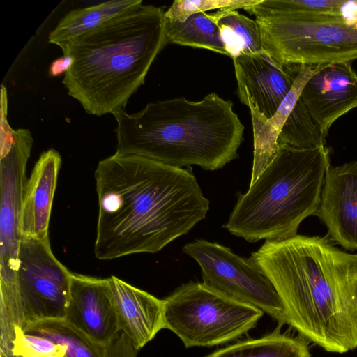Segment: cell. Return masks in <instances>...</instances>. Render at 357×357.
<instances>
[{
  "label": "cell",
  "mask_w": 357,
  "mask_h": 357,
  "mask_svg": "<svg viewBox=\"0 0 357 357\" xmlns=\"http://www.w3.org/2000/svg\"><path fill=\"white\" fill-rule=\"evenodd\" d=\"M98 216L94 253L109 260L155 253L206 218L209 201L191 171L115 154L95 171Z\"/></svg>",
  "instance_id": "1"
},
{
  "label": "cell",
  "mask_w": 357,
  "mask_h": 357,
  "mask_svg": "<svg viewBox=\"0 0 357 357\" xmlns=\"http://www.w3.org/2000/svg\"><path fill=\"white\" fill-rule=\"evenodd\" d=\"M271 280L287 324L331 353L357 349V306L351 294L357 254L344 252L326 237L296 235L266 241L250 257Z\"/></svg>",
  "instance_id": "2"
},
{
  "label": "cell",
  "mask_w": 357,
  "mask_h": 357,
  "mask_svg": "<svg viewBox=\"0 0 357 357\" xmlns=\"http://www.w3.org/2000/svg\"><path fill=\"white\" fill-rule=\"evenodd\" d=\"M165 26L162 7L142 3L77 37L63 51L68 94L91 115L124 110L167 45Z\"/></svg>",
  "instance_id": "3"
},
{
  "label": "cell",
  "mask_w": 357,
  "mask_h": 357,
  "mask_svg": "<svg viewBox=\"0 0 357 357\" xmlns=\"http://www.w3.org/2000/svg\"><path fill=\"white\" fill-rule=\"evenodd\" d=\"M234 104L215 93L199 101L180 97L148 103L141 111L114 114L116 153L169 166L217 170L234 160L244 126Z\"/></svg>",
  "instance_id": "4"
},
{
  "label": "cell",
  "mask_w": 357,
  "mask_h": 357,
  "mask_svg": "<svg viewBox=\"0 0 357 357\" xmlns=\"http://www.w3.org/2000/svg\"><path fill=\"white\" fill-rule=\"evenodd\" d=\"M330 149L279 145L268 166L245 194L238 192L227 222L230 234L250 243L280 241L297 235L300 224L317 214Z\"/></svg>",
  "instance_id": "5"
},
{
  "label": "cell",
  "mask_w": 357,
  "mask_h": 357,
  "mask_svg": "<svg viewBox=\"0 0 357 357\" xmlns=\"http://www.w3.org/2000/svg\"><path fill=\"white\" fill-rule=\"evenodd\" d=\"M163 301L165 328L175 333L186 348L235 340L255 328L264 315L257 307L204 282L183 284Z\"/></svg>",
  "instance_id": "6"
},
{
  "label": "cell",
  "mask_w": 357,
  "mask_h": 357,
  "mask_svg": "<svg viewBox=\"0 0 357 357\" xmlns=\"http://www.w3.org/2000/svg\"><path fill=\"white\" fill-rule=\"evenodd\" d=\"M255 20L264 52L280 64L315 66L357 59V21L312 14Z\"/></svg>",
  "instance_id": "7"
},
{
  "label": "cell",
  "mask_w": 357,
  "mask_h": 357,
  "mask_svg": "<svg viewBox=\"0 0 357 357\" xmlns=\"http://www.w3.org/2000/svg\"><path fill=\"white\" fill-rule=\"evenodd\" d=\"M182 250L199 265L203 282L257 307L277 320L281 327L287 324L279 294L251 258L241 257L227 247L204 239L188 243Z\"/></svg>",
  "instance_id": "8"
},
{
  "label": "cell",
  "mask_w": 357,
  "mask_h": 357,
  "mask_svg": "<svg viewBox=\"0 0 357 357\" xmlns=\"http://www.w3.org/2000/svg\"><path fill=\"white\" fill-rule=\"evenodd\" d=\"M72 275L54 255L49 238L22 236L16 281L27 324L65 319Z\"/></svg>",
  "instance_id": "9"
},
{
  "label": "cell",
  "mask_w": 357,
  "mask_h": 357,
  "mask_svg": "<svg viewBox=\"0 0 357 357\" xmlns=\"http://www.w3.org/2000/svg\"><path fill=\"white\" fill-rule=\"evenodd\" d=\"M33 139L28 129L14 130L13 142L1 147V280L16 278L22 238L20 216L26 185V166Z\"/></svg>",
  "instance_id": "10"
},
{
  "label": "cell",
  "mask_w": 357,
  "mask_h": 357,
  "mask_svg": "<svg viewBox=\"0 0 357 357\" xmlns=\"http://www.w3.org/2000/svg\"><path fill=\"white\" fill-rule=\"evenodd\" d=\"M232 59L241 102L272 117L291 91L299 65L280 64L265 52L241 54Z\"/></svg>",
  "instance_id": "11"
},
{
  "label": "cell",
  "mask_w": 357,
  "mask_h": 357,
  "mask_svg": "<svg viewBox=\"0 0 357 357\" xmlns=\"http://www.w3.org/2000/svg\"><path fill=\"white\" fill-rule=\"evenodd\" d=\"M65 319L107 347L120 332L109 279L73 273Z\"/></svg>",
  "instance_id": "12"
},
{
  "label": "cell",
  "mask_w": 357,
  "mask_h": 357,
  "mask_svg": "<svg viewBox=\"0 0 357 357\" xmlns=\"http://www.w3.org/2000/svg\"><path fill=\"white\" fill-rule=\"evenodd\" d=\"M299 98L327 136L337 119L357 107V73L351 62L317 66Z\"/></svg>",
  "instance_id": "13"
},
{
  "label": "cell",
  "mask_w": 357,
  "mask_h": 357,
  "mask_svg": "<svg viewBox=\"0 0 357 357\" xmlns=\"http://www.w3.org/2000/svg\"><path fill=\"white\" fill-rule=\"evenodd\" d=\"M316 215L331 241L357 250V161L328 168Z\"/></svg>",
  "instance_id": "14"
},
{
  "label": "cell",
  "mask_w": 357,
  "mask_h": 357,
  "mask_svg": "<svg viewBox=\"0 0 357 357\" xmlns=\"http://www.w3.org/2000/svg\"><path fill=\"white\" fill-rule=\"evenodd\" d=\"M119 331L139 351L165 328L163 299L115 277L108 278Z\"/></svg>",
  "instance_id": "15"
},
{
  "label": "cell",
  "mask_w": 357,
  "mask_h": 357,
  "mask_svg": "<svg viewBox=\"0 0 357 357\" xmlns=\"http://www.w3.org/2000/svg\"><path fill=\"white\" fill-rule=\"evenodd\" d=\"M61 156L54 149L43 152L26 181L20 216L21 236L45 239L56 187Z\"/></svg>",
  "instance_id": "16"
},
{
  "label": "cell",
  "mask_w": 357,
  "mask_h": 357,
  "mask_svg": "<svg viewBox=\"0 0 357 357\" xmlns=\"http://www.w3.org/2000/svg\"><path fill=\"white\" fill-rule=\"evenodd\" d=\"M317 66L299 65L294 85L275 114L267 119L250 107L254 137L253 162L250 184L253 183L273 158L282 128L301 92Z\"/></svg>",
  "instance_id": "17"
},
{
  "label": "cell",
  "mask_w": 357,
  "mask_h": 357,
  "mask_svg": "<svg viewBox=\"0 0 357 357\" xmlns=\"http://www.w3.org/2000/svg\"><path fill=\"white\" fill-rule=\"evenodd\" d=\"M142 3V0H112L68 13L50 33L48 43L63 51L79 36Z\"/></svg>",
  "instance_id": "18"
},
{
  "label": "cell",
  "mask_w": 357,
  "mask_h": 357,
  "mask_svg": "<svg viewBox=\"0 0 357 357\" xmlns=\"http://www.w3.org/2000/svg\"><path fill=\"white\" fill-rule=\"evenodd\" d=\"M280 328L278 326L259 338L236 342L205 357H311L307 340L300 335L282 333Z\"/></svg>",
  "instance_id": "19"
},
{
  "label": "cell",
  "mask_w": 357,
  "mask_h": 357,
  "mask_svg": "<svg viewBox=\"0 0 357 357\" xmlns=\"http://www.w3.org/2000/svg\"><path fill=\"white\" fill-rule=\"evenodd\" d=\"M165 29L167 44L204 48L229 56L213 13H195L183 22L166 19Z\"/></svg>",
  "instance_id": "20"
},
{
  "label": "cell",
  "mask_w": 357,
  "mask_h": 357,
  "mask_svg": "<svg viewBox=\"0 0 357 357\" xmlns=\"http://www.w3.org/2000/svg\"><path fill=\"white\" fill-rule=\"evenodd\" d=\"M24 332L50 340L63 349L65 357H106V347L65 319L35 321L27 324Z\"/></svg>",
  "instance_id": "21"
},
{
  "label": "cell",
  "mask_w": 357,
  "mask_h": 357,
  "mask_svg": "<svg viewBox=\"0 0 357 357\" xmlns=\"http://www.w3.org/2000/svg\"><path fill=\"white\" fill-rule=\"evenodd\" d=\"M213 14L229 57L264 52L256 20L233 8L217 10Z\"/></svg>",
  "instance_id": "22"
},
{
  "label": "cell",
  "mask_w": 357,
  "mask_h": 357,
  "mask_svg": "<svg viewBox=\"0 0 357 357\" xmlns=\"http://www.w3.org/2000/svg\"><path fill=\"white\" fill-rule=\"evenodd\" d=\"M326 135L298 98L286 120L278 144L297 149H310L326 144Z\"/></svg>",
  "instance_id": "23"
},
{
  "label": "cell",
  "mask_w": 357,
  "mask_h": 357,
  "mask_svg": "<svg viewBox=\"0 0 357 357\" xmlns=\"http://www.w3.org/2000/svg\"><path fill=\"white\" fill-rule=\"evenodd\" d=\"M345 0H261L244 9L255 17L294 14L328 15L341 17Z\"/></svg>",
  "instance_id": "24"
},
{
  "label": "cell",
  "mask_w": 357,
  "mask_h": 357,
  "mask_svg": "<svg viewBox=\"0 0 357 357\" xmlns=\"http://www.w3.org/2000/svg\"><path fill=\"white\" fill-rule=\"evenodd\" d=\"M261 0H176L165 11L167 20L184 22L193 14L223 8L245 9L257 5Z\"/></svg>",
  "instance_id": "25"
},
{
  "label": "cell",
  "mask_w": 357,
  "mask_h": 357,
  "mask_svg": "<svg viewBox=\"0 0 357 357\" xmlns=\"http://www.w3.org/2000/svg\"><path fill=\"white\" fill-rule=\"evenodd\" d=\"M61 349L46 337L22 331L16 337L13 354L15 357H44Z\"/></svg>",
  "instance_id": "26"
},
{
  "label": "cell",
  "mask_w": 357,
  "mask_h": 357,
  "mask_svg": "<svg viewBox=\"0 0 357 357\" xmlns=\"http://www.w3.org/2000/svg\"><path fill=\"white\" fill-rule=\"evenodd\" d=\"M137 351L130 340L120 331L106 347V357H137Z\"/></svg>",
  "instance_id": "27"
},
{
  "label": "cell",
  "mask_w": 357,
  "mask_h": 357,
  "mask_svg": "<svg viewBox=\"0 0 357 357\" xmlns=\"http://www.w3.org/2000/svg\"><path fill=\"white\" fill-rule=\"evenodd\" d=\"M73 58L70 56H63L55 61L50 65L49 73L52 76H58L61 73H66L70 68Z\"/></svg>",
  "instance_id": "28"
},
{
  "label": "cell",
  "mask_w": 357,
  "mask_h": 357,
  "mask_svg": "<svg viewBox=\"0 0 357 357\" xmlns=\"http://www.w3.org/2000/svg\"><path fill=\"white\" fill-rule=\"evenodd\" d=\"M351 294L353 300L357 306V274L354 277L351 284Z\"/></svg>",
  "instance_id": "29"
},
{
  "label": "cell",
  "mask_w": 357,
  "mask_h": 357,
  "mask_svg": "<svg viewBox=\"0 0 357 357\" xmlns=\"http://www.w3.org/2000/svg\"><path fill=\"white\" fill-rule=\"evenodd\" d=\"M44 357H65V354H64L63 350L62 349L59 352H56V353H54V354H52L51 355H49V356H44Z\"/></svg>",
  "instance_id": "30"
}]
</instances>
